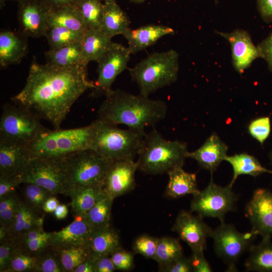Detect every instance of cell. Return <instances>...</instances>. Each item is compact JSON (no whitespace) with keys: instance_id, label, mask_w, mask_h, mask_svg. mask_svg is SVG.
Instances as JSON below:
<instances>
[{"instance_id":"cell-1","label":"cell","mask_w":272,"mask_h":272,"mask_svg":"<svg viewBox=\"0 0 272 272\" xmlns=\"http://www.w3.org/2000/svg\"><path fill=\"white\" fill-rule=\"evenodd\" d=\"M94 87L88 78L87 65L42 64L34 58L24 88L11 99L58 129L75 102Z\"/></svg>"},{"instance_id":"cell-2","label":"cell","mask_w":272,"mask_h":272,"mask_svg":"<svg viewBox=\"0 0 272 272\" xmlns=\"http://www.w3.org/2000/svg\"><path fill=\"white\" fill-rule=\"evenodd\" d=\"M167 112V105L162 100L117 89L105 97L98 110V118L145 132L146 127L163 120Z\"/></svg>"},{"instance_id":"cell-3","label":"cell","mask_w":272,"mask_h":272,"mask_svg":"<svg viewBox=\"0 0 272 272\" xmlns=\"http://www.w3.org/2000/svg\"><path fill=\"white\" fill-rule=\"evenodd\" d=\"M186 143L165 139L154 128L146 133L138 154V170L158 175L182 167L188 152Z\"/></svg>"},{"instance_id":"cell-4","label":"cell","mask_w":272,"mask_h":272,"mask_svg":"<svg viewBox=\"0 0 272 272\" xmlns=\"http://www.w3.org/2000/svg\"><path fill=\"white\" fill-rule=\"evenodd\" d=\"M95 129L93 121L83 127L47 130L26 147L33 158H61L74 152L91 149Z\"/></svg>"},{"instance_id":"cell-5","label":"cell","mask_w":272,"mask_h":272,"mask_svg":"<svg viewBox=\"0 0 272 272\" xmlns=\"http://www.w3.org/2000/svg\"><path fill=\"white\" fill-rule=\"evenodd\" d=\"M179 54L174 49L155 52L129 69L140 94L149 97L157 90L176 82L179 71Z\"/></svg>"},{"instance_id":"cell-6","label":"cell","mask_w":272,"mask_h":272,"mask_svg":"<svg viewBox=\"0 0 272 272\" xmlns=\"http://www.w3.org/2000/svg\"><path fill=\"white\" fill-rule=\"evenodd\" d=\"M113 161L93 149L79 151L62 157L66 195L81 187L102 186Z\"/></svg>"},{"instance_id":"cell-7","label":"cell","mask_w":272,"mask_h":272,"mask_svg":"<svg viewBox=\"0 0 272 272\" xmlns=\"http://www.w3.org/2000/svg\"><path fill=\"white\" fill-rule=\"evenodd\" d=\"M91 149L113 161L134 160L138 156L146 132L120 128L98 118Z\"/></svg>"},{"instance_id":"cell-8","label":"cell","mask_w":272,"mask_h":272,"mask_svg":"<svg viewBox=\"0 0 272 272\" xmlns=\"http://www.w3.org/2000/svg\"><path fill=\"white\" fill-rule=\"evenodd\" d=\"M48 129L28 110L15 103L3 107L0 119V141L27 146Z\"/></svg>"},{"instance_id":"cell-9","label":"cell","mask_w":272,"mask_h":272,"mask_svg":"<svg viewBox=\"0 0 272 272\" xmlns=\"http://www.w3.org/2000/svg\"><path fill=\"white\" fill-rule=\"evenodd\" d=\"M237 198L229 184L222 187L214 183L212 175L208 185L193 195L190 211L201 218L218 219L224 222L226 215L236 209Z\"/></svg>"},{"instance_id":"cell-10","label":"cell","mask_w":272,"mask_h":272,"mask_svg":"<svg viewBox=\"0 0 272 272\" xmlns=\"http://www.w3.org/2000/svg\"><path fill=\"white\" fill-rule=\"evenodd\" d=\"M257 235L250 231L241 233L230 224L221 223L211 235L215 251L227 265V271H237L236 263Z\"/></svg>"},{"instance_id":"cell-11","label":"cell","mask_w":272,"mask_h":272,"mask_svg":"<svg viewBox=\"0 0 272 272\" xmlns=\"http://www.w3.org/2000/svg\"><path fill=\"white\" fill-rule=\"evenodd\" d=\"M18 177L21 184H35L48 190L54 195L58 193L66 195L62 157L32 158Z\"/></svg>"},{"instance_id":"cell-12","label":"cell","mask_w":272,"mask_h":272,"mask_svg":"<svg viewBox=\"0 0 272 272\" xmlns=\"http://www.w3.org/2000/svg\"><path fill=\"white\" fill-rule=\"evenodd\" d=\"M131 54L127 47L112 42L97 62L98 77L92 89V97H106L112 92V86L117 77L127 68Z\"/></svg>"},{"instance_id":"cell-13","label":"cell","mask_w":272,"mask_h":272,"mask_svg":"<svg viewBox=\"0 0 272 272\" xmlns=\"http://www.w3.org/2000/svg\"><path fill=\"white\" fill-rule=\"evenodd\" d=\"M246 216L251 231L262 239L272 238V192L263 188L256 189L245 207Z\"/></svg>"},{"instance_id":"cell-14","label":"cell","mask_w":272,"mask_h":272,"mask_svg":"<svg viewBox=\"0 0 272 272\" xmlns=\"http://www.w3.org/2000/svg\"><path fill=\"white\" fill-rule=\"evenodd\" d=\"M172 230L190 247L191 251L205 250L213 229L198 215L182 210L176 217Z\"/></svg>"},{"instance_id":"cell-15","label":"cell","mask_w":272,"mask_h":272,"mask_svg":"<svg viewBox=\"0 0 272 272\" xmlns=\"http://www.w3.org/2000/svg\"><path fill=\"white\" fill-rule=\"evenodd\" d=\"M49 10L44 0L18 1V19L21 33L27 37L44 36Z\"/></svg>"},{"instance_id":"cell-16","label":"cell","mask_w":272,"mask_h":272,"mask_svg":"<svg viewBox=\"0 0 272 272\" xmlns=\"http://www.w3.org/2000/svg\"><path fill=\"white\" fill-rule=\"evenodd\" d=\"M137 170V164L134 160L114 161L103 180V191L113 199L130 192L136 186Z\"/></svg>"},{"instance_id":"cell-17","label":"cell","mask_w":272,"mask_h":272,"mask_svg":"<svg viewBox=\"0 0 272 272\" xmlns=\"http://www.w3.org/2000/svg\"><path fill=\"white\" fill-rule=\"evenodd\" d=\"M230 44L232 63L240 74L250 66L254 60L261 58L257 46L253 43L250 34L245 30L236 29L227 33L216 31Z\"/></svg>"},{"instance_id":"cell-18","label":"cell","mask_w":272,"mask_h":272,"mask_svg":"<svg viewBox=\"0 0 272 272\" xmlns=\"http://www.w3.org/2000/svg\"><path fill=\"white\" fill-rule=\"evenodd\" d=\"M228 146L216 133H213L198 149L188 152L187 158L195 160L201 168L211 175L227 156Z\"/></svg>"},{"instance_id":"cell-19","label":"cell","mask_w":272,"mask_h":272,"mask_svg":"<svg viewBox=\"0 0 272 272\" xmlns=\"http://www.w3.org/2000/svg\"><path fill=\"white\" fill-rule=\"evenodd\" d=\"M75 217L71 224L61 230L51 232L49 245L56 248L86 245L93 229L84 217Z\"/></svg>"},{"instance_id":"cell-20","label":"cell","mask_w":272,"mask_h":272,"mask_svg":"<svg viewBox=\"0 0 272 272\" xmlns=\"http://www.w3.org/2000/svg\"><path fill=\"white\" fill-rule=\"evenodd\" d=\"M174 33L171 27L150 24L136 29L129 28L123 36L127 41V48L132 54L152 46L163 36Z\"/></svg>"},{"instance_id":"cell-21","label":"cell","mask_w":272,"mask_h":272,"mask_svg":"<svg viewBox=\"0 0 272 272\" xmlns=\"http://www.w3.org/2000/svg\"><path fill=\"white\" fill-rule=\"evenodd\" d=\"M31 159L26 146L0 141V176H19Z\"/></svg>"},{"instance_id":"cell-22","label":"cell","mask_w":272,"mask_h":272,"mask_svg":"<svg viewBox=\"0 0 272 272\" xmlns=\"http://www.w3.org/2000/svg\"><path fill=\"white\" fill-rule=\"evenodd\" d=\"M26 36L21 33L1 31L0 33V66L6 69L10 65L19 64L28 52Z\"/></svg>"},{"instance_id":"cell-23","label":"cell","mask_w":272,"mask_h":272,"mask_svg":"<svg viewBox=\"0 0 272 272\" xmlns=\"http://www.w3.org/2000/svg\"><path fill=\"white\" fill-rule=\"evenodd\" d=\"M44 213L33 210L22 201L10 226L8 228L0 226L5 240H16L31 229L43 227Z\"/></svg>"},{"instance_id":"cell-24","label":"cell","mask_w":272,"mask_h":272,"mask_svg":"<svg viewBox=\"0 0 272 272\" xmlns=\"http://www.w3.org/2000/svg\"><path fill=\"white\" fill-rule=\"evenodd\" d=\"M86 246L88 256L94 260L110 256L120 247L119 234L110 225L94 229Z\"/></svg>"},{"instance_id":"cell-25","label":"cell","mask_w":272,"mask_h":272,"mask_svg":"<svg viewBox=\"0 0 272 272\" xmlns=\"http://www.w3.org/2000/svg\"><path fill=\"white\" fill-rule=\"evenodd\" d=\"M112 38L100 29H88L81 42L82 54L85 64L92 61L98 62L110 48Z\"/></svg>"},{"instance_id":"cell-26","label":"cell","mask_w":272,"mask_h":272,"mask_svg":"<svg viewBox=\"0 0 272 272\" xmlns=\"http://www.w3.org/2000/svg\"><path fill=\"white\" fill-rule=\"evenodd\" d=\"M129 19L116 1L104 3L100 29L112 38L129 29Z\"/></svg>"},{"instance_id":"cell-27","label":"cell","mask_w":272,"mask_h":272,"mask_svg":"<svg viewBox=\"0 0 272 272\" xmlns=\"http://www.w3.org/2000/svg\"><path fill=\"white\" fill-rule=\"evenodd\" d=\"M167 174L169 180L165 190L167 196L177 198L188 194L193 195L199 191L195 173L187 172L182 167H179Z\"/></svg>"},{"instance_id":"cell-28","label":"cell","mask_w":272,"mask_h":272,"mask_svg":"<svg viewBox=\"0 0 272 272\" xmlns=\"http://www.w3.org/2000/svg\"><path fill=\"white\" fill-rule=\"evenodd\" d=\"M225 161L232 167L233 174L229 185L233 186L237 178L241 175L256 177L263 173L272 174V170L263 167L253 156L246 153L227 156Z\"/></svg>"},{"instance_id":"cell-29","label":"cell","mask_w":272,"mask_h":272,"mask_svg":"<svg viewBox=\"0 0 272 272\" xmlns=\"http://www.w3.org/2000/svg\"><path fill=\"white\" fill-rule=\"evenodd\" d=\"M48 27L60 26L85 33L88 29L76 6L50 9L47 16Z\"/></svg>"},{"instance_id":"cell-30","label":"cell","mask_w":272,"mask_h":272,"mask_svg":"<svg viewBox=\"0 0 272 272\" xmlns=\"http://www.w3.org/2000/svg\"><path fill=\"white\" fill-rule=\"evenodd\" d=\"M247 271L272 272V242L270 239H262L258 244H252L245 262Z\"/></svg>"},{"instance_id":"cell-31","label":"cell","mask_w":272,"mask_h":272,"mask_svg":"<svg viewBox=\"0 0 272 272\" xmlns=\"http://www.w3.org/2000/svg\"><path fill=\"white\" fill-rule=\"evenodd\" d=\"M48 63L61 67L84 65L81 42L74 43L44 52Z\"/></svg>"},{"instance_id":"cell-32","label":"cell","mask_w":272,"mask_h":272,"mask_svg":"<svg viewBox=\"0 0 272 272\" xmlns=\"http://www.w3.org/2000/svg\"><path fill=\"white\" fill-rule=\"evenodd\" d=\"M103 190L101 185L81 187L70 191L71 207L75 216L84 217L95 205Z\"/></svg>"},{"instance_id":"cell-33","label":"cell","mask_w":272,"mask_h":272,"mask_svg":"<svg viewBox=\"0 0 272 272\" xmlns=\"http://www.w3.org/2000/svg\"><path fill=\"white\" fill-rule=\"evenodd\" d=\"M113 200L109 195L103 191L95 205L83 217L93 230L110 225Z\"/></svg>"},{"instance_id":"cell-34","label":"cell","mask_w":272,"mask_h":272,"mask_svg":"<svg viewBox=\"0 0 272 272\" xmlns=\"http://www.w3.org/2000/svg\"><path fill=\"white\" fill-rule=\"evenodd\" d=\"M182 255V248L178 240L171 237L158 238L154 260L158 263L160 271Z\"/></svg>"},{"instance_id":"cell-35","label":"cell","mask_w":272,"mask_h":272,"mask_svg":"<svg viewBox=\"0 0 272 272\" xmlns=\"http://www.w3.org/2000/svg\"><path fill=\"white\" fill-rule=\"evenodd\" d=\"M84 33L60 26L48 27L45 32L50 49L77 42H81Z\"/></svg>"},{"instance_id":"cell-36","label":"cell","mask_w":272,"mask_h":272,"mask_svg":"<svg viewBox=\"0 0 272 272\" xmlns=\"http://www.w3.org/2000/svg\"><path fill=\"white\" fill-rule=\"evenodd\" d=\"M104 3L101 0H79L76 7L88 29L100 28Z\"/></svg>"},{"instance_id":"cell-37","label":"cell","mask_w":272,"mask_h":272,"mask_svg":"<svg viewBox=\"0 0 272 272\" xmlns=\"http://www.w3.org/2000/svg\"><path fill=\"white\" fill-rule=\"evenodd\" d=\"M55 248L65 272H73L88 256V250L85 245Z\"/></svg>"},{"instance_id":"cell-38","label":"cell","mask_w":272,"mask_h":272,"mask_svg":"<svg viewBox=\"0 0 272 272\" xmlns=\"http://www.w3.org/2000/svg\"><path fill=\"white\" fill-rule=\"evenodd\" d=\"M35 272H65L56 248L48 245L37 256Z\"/></svg>"},{"instance_id":"cell-39","label":"cell","mask_w":272,"mask_h":272,"mask_svg":"<svg viewBox=\"0 0 272 272\" xmlns=\"http://www.w3.org/2000/svg\"><path fill=\"white\" fill-rule=\"evenodd\" d=\"M24 184L26 185L24 190V202L33 210L44 213L42 208L44 202L54 195L48 190L36 184L29 183Z\"/></svg>"},{"instance_id":"cell-40","label":"cell","mask_w":272,"mask_h":272,"mask_svg":"<svg viewBox=\"0 0 272 272\" xmlns=\"http://www.w3.org/2000/svg\"><path fill=\"white\" fill-rule=\"evenodd\" d=\"M21 201L15 192L0 198V226L6 228L10 226Z\"/></svg>"},{"instance_id":"cell-41","label":"cell","mask_w":272,"mask_h":272,"mask_svg":"<svg viewBox=\"0 0 272 272\" xmlns=\"http://www.w3.org/2000/svg\"><path fill=\"white\" fill-rule=\"evenodd\" d=\"M158 238L147 234L138 237L132 244L135 254H140L146 258L155 259Z\"/></svg>"},{"instance_id":"cell-42","label":"cell","mask_w":272,"mask_h":272,"mask_svg":"<svg viewBox=\"0 0 272 272\" xmlns=\"http://www.w3.org/2000/svg\"><path fill=\"white\" fill-rule=\"evenodd\" d=\"M37 256L18 250L6 272L35 271Z\"/></svg>"},{"instance_id":"cell-43","label":"cell","mask_w":272,"mask_h":272,"mask_svg":"<svg viewBox=\"0 0 272 272\" xmlns=\"http://www.w3.org/2000/svg\"><path fill=\"white\" fill-rule=\"evenodd\" d=\"M248 131L253 138L263 145L270 133V118L262 116L252 120L248 125Z\"/></svg>"},{"instance_id":"cell-44","label":"cell","mask_w":272,"mask_h":272,"mask_svg":"<svg viewBox=\"0 0 272 272\" xmlns=\"http://www.w3.org/2000/svg\"><path fill=\"white\" fill-rule=\"evenodd\" d=\"M50 235L51 232H45L44 234L39 238L23 243L16 244L19 251L37 256L49 245Z\"/></svg>"},{"instance_id":"cell-45","label":"cell","mask_w":272,"mask_h":272,"mask_svg":"<svg viewBox=\"0 0 272 272\" xmlns=\"http://www.w3.org/2000/svg\"><path fill=\"white\" fill-rule=\"evenodd\" d=\"M19 249L16 242L7 239L0 244V271L6 272L10 262Z\"/></svg>"},{"instance_id":"cell-46","label":"cell","mask_w":272,"mask_h":272,"mask_svg":"<svg viewBox=\"0 0 272 272\" xmlns=\"http://www.w3.org/2000/svg\"><path fill=\"white\" fill-rule=\"evenodd\" d=\"M116 270L128 271L133 266L132 253L123 249L121 246L110 255Z\"/></svg>"},{"instance_id":"cell-47","label":"cell","mask_w":272,"mask_h":272,"mask_svg":"<svg viewBox=\"0 0 272 272\" xmlns=\"http://www.w3.org/2000/svg\"><path fill=\"white\" fill-rule=\"evenodd\" d=\"M203 250L192 251V255L189 258L194 272H211L213 269L205 258Z\"/></svg>"},{"instance_id":"cell-48","label":"cell","mask_w":272,"mask_h":272,"mask_svg":"<svg viewBox=\"0 0 272 272\" xmlns=\"http://www.w3.org/2000/svg\"><path fill=\"white\" fill-rule=\"evenodd\" d=\"M160 271L164 272H190L192 271V268L190 258H186L182 255Z\"/></svg>"},{"instance_id":"cell-49","label":"cell","mask_w":272,"mask_h":272,"mask_svg":"<svg viewBox=\"0 0 272 272\" xmlns=\"http://www.w3.org/2000/svg\"><path fill=\"white\" fill-rule=\"evenodd\" d=\"M20 184L18 176H0V198L15 192V188Z\"/></svg>"},{"instance_id":"cell-50","label":"cell","mask_w":272,"mask_h":272,"mask_svg":"<svg viewBox=\"0 0 272 272\" xmlns=\"http://www.w3.org/2000/svg\"><path fill=\"white\" fill-rule=\"evenodd\" d=\"M261 58L264 59L268 70L272 72V31L269 35L257 45Z\"/></svg>"},{"instance_id":"cell-51","label":"cell","mask_w":272,"mask_h":272,"mask_svg":"<svg viewBox=\"0 0 272 272\" xmlns=\"http://www.w3.org/2000/svg\"><path fill=\"white\" fill-rule=\"evenodd\" d=\"M116 270L110 256L100 257L94 260V272H113Z\"/></svg>"},{"instance_id":"cell-52","label":"cell","mask_w":272,"mask_h":272,"mask_svg":"<svg viewBox=\"0 0 272 272\" xmlns=\"http://www.w3.org/2000/svg\"><path fill=\"white\" fill-rule=\"evenodd\" d=\"M257 7L263 20L272 23V0H256Z\"/></svg>"},{"instance_id":"cell-53","label":"cell","mask_w":272,"mask_h":272,"mask_svg":"<svg viewBox=\"0 0 272 272\" xmlns=\"http://www.w3.org/2000/svg\"><path fill=\"white\" fill-rule=\"evenodd\" d=\"M50 9L76 6L79 0H44Z\"/></svg>"},{"instance_id":"cell-54","label":"cell","mask_w":272,"mask_h":272,"mask_svg":"<svg viewBox=\"0 0 272 272\" xmlns=\"http://www.w3.org/2000/svg\"><path fill=\"white\" fill-rule=\"evenodd\" d=\"M94 260L88 256L73 272H94Z\"/></svg>"},{"instance_id":"cell-55","label":"cell","mask_w":272,"mask_h":272,"mask_svg":"<svg viewBox=\"0 0 272 272\" xmlns=\"http://www.w3.org/2000/svg\"><path fill=\"white\" fill-rule=\"evenodd\" d=\"M59 204L58 200L55 195H52L45 201L42 210L45 213H53Z\"/></svg>"},{"instance_id":"cell-56","label":"cell","mask_w":272,"mask_h":272,"mask_svg":"<svg viewBox=\"0 0 272 272\" xmlns=\"http://www.w3.org/2000/svg\"><path fill=\"white\" fill-rule=\"evenodd\" d=\"M53 214L55 218L57 220L65 219L68 214L67 206L64 204H59Z\"/></svg>"},{"instance_id":"cell-57","label":"cell","mask_w":272,"mask_h":272,"mask_svg":"<svg viewBox=\"0 0 272 272\" xmlns=\"http://www.w3.org/2000/svg\"><path fill=\"white\" fill-rule=\"evenodd\" d=\"M17 1V2L18 1H19L20 0H0V7H1V9H2L3 8V7H4L5 5V3L7 2H8V1Z\"/></svg>"},{"instance_id":"cell-58","label":"cell","mask_w":272,"mask_h":272,"mask_svg":"<svg viewBox=\"0 0 272 272\" xmlns=\"http://www.w3.org/2000/svg\"><path fill=\"white\" fill-rule=\"evenodd\" d=\"M131 3L135 4H141L144 2L146 0H129Z\"/></svg>"},{"instance_id":"cell-59","label":"cell","mask_w":272,"mask_h":272,"mask_svg":"<svg viewBox=\"0 0 272 272\" xmlns=\"http://www.w3.org/2000/svg\"><path fill=\"white\" fill-rule=\"evenodd\" d=\"M269 159L270 164L272 167V149L269 154Z\"/></svg>"},{"instance_id":"cell-60","label":"cell","mask_w":272,"mask_h":272,"mask_svg":"<svg viewBox=\"0 0 272 272\" xmlns=\"http://www.w3.org/2000/svg\"><path fill=\"white\" fill-rule=\"evenodd\" d=\"M103 3H107V2H114L116 1V0H101Z\"/></svg>"},{"instance_id":"cell-61","label":"cell","mask_w":272,"mask_h":272,"mask_svg":"<svg viewBox=\"0 0 272 272\" xmlns=\"http://www.w3.org/2000/svg\"><path fill=\"white\" fill-rule=\"evenodd\" d=\"M215 1L216 3L218 2V0H215Z\"/></svg>"}]
</instances>
